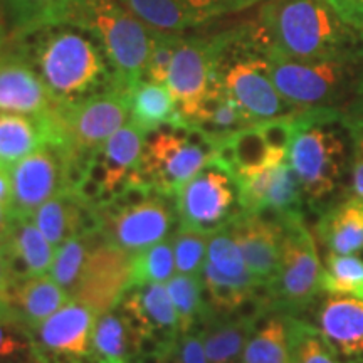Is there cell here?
<instances>
[{
  "mask_svg": "<svg viewBox=\"0 0 363 363\" xmlns=\"http://www.w3.org/2000/svg\"><path fill=\"white\" fill-rule=\"evenodd\" d=\"M251 26L266 52L296 61H363V30L347 24L328 0H264Z\"/></svg>",
  "mask_w": 363,
  "mask_h": 363,
  "instance_id": "1",
  "label": "cell"
},
{
  "mask_svg": "<svg viewBox=\"0 0 363 363\" xmlns=\"http://www.w3.org/2000/svg\"><path fill=\"white\" fill-rule=\"evenodd\" d=\"M61 104H74L113 88L115 74L93 34L69 22H52L12 35Z\"/></svg>",
  "mask_w": 363,
  "mask_h": 363,
  "instance_id": "2",
  "label": "cell"
},
{
  "mask_svg": "<svg viewBox=\"0 0 363 363\" xmlns=\"http://www.w3.org/2000/svg\"><path fill=\"white\" fill-rule=\"evenodd\" d=\"M353 142L345 113L338 108H316L296 113V131L288 162L296 172L303 197L310 206L330 201L352 165Z\"/></svg>",
  "mask_w": 363,
  "mask_h": 363,
  "instance_id": "3",
  "label": "cell"
},
{
  "mask_svg": "<svg viewBox=\"0 0 363 363\" xmlns=\"http://www.w3.org/2000/svg\"><path fill=\"white\" fill-rule=\"evenodd\" d=\"M214 38L217 78L254 123L301 111L276 89L266 51L254 38L251 22Z\"/></svg>",
  "mask_w": 363,
  "mask_h": 363,
  "instance_id": "4",
  "label": "cell"
},
{
  "mask_svg": "<svg viewBox=\"0 0 363 363\" xmlns=\"http://www.w3.org/2000/svg\"><path fill=\"white\" fill-rule=\"evenodd\" d=\"M59 22H69L93 34L110 61L115 84L131 94L147 71L152 27L120 0H71Z\"/></svg>",
  "mask_w": 363,
  "mask_h": 363,
  "instance_id": "5",
  "label": "cell"
},
{
  "mask_svg": "<svg viewBox=\"0 0 363 363\" xmlns=\"http://www.w3.org/2000/svg\"><path fill=\"white\" fill-rule=\"evenodd\" d=\"M91 211L98 234L130 254L169 239L177 214L169 195L157 192L136 177L115 199Z\"/></svg>",
  "mask_w": 363,
  "mask_h": 363,
  "instance_id": "6",
  "label": "cell"
},
{
  "mask_svg": "<svg viewBox=\"0 0 363 363\" xmlns=\"http://www.w3.org/2000/svg\"><path fill=\"white\" fill-rule=\"evenodd\" d=\"M271 79L281 96L298 110L340 108L363 83V61H296L278 52H266Z\"/></svg>",
  "mask_w": 363,
  "mask_h": 363,
  "instance_id": "7",
  "label": "cell"
},
{
  "mask_svg": "<svg viewBox=\"0 0 363 363\" xmlns=\"http://www.w3.org/2000/svg\"><path fill=\"white\" fill-rule=\"evenodd\" d=\"M216 143L184 118L148 133L138 177L157 192H177L214 162Z\"/></svg>",
  "mask_w": 363,
  "mask_h": 363,
  "instance_id": "8",
  "label": "cell"
},
{
  "mask_svg": "<svg viewBox=\"0 0 363 363\" xmlns=\"http://www.w3.org/2000/svg\"><path fill=\"white\" fill-rule=\"evenodd\" d=\"M281 262L276 279L269 286L272 311L293 315L303 311L323 293L321 278L323 266L316 244L306 229L303 214L284 217Z\"/></svg>",
  "mask_w": 363,
  "mask_h": 363,
  "instance_id": "9",
  "label": "cell"
},
{
  "mask_svg": "<svg viewBox=\"0 0 363 363\" xmlns=\"http://www.w3.org/2000/svg\"><path fill=\"white\" fill-rule=\"evenodd\" d=\"M12 179V216H33L45 201L74 189L78 162L65 143H48L9 167Z\"/></svg>",
  "mask_w": 363,
  "mask_h": 363,
  "instance_id": "10",
  "label": "cell"
},
{
  "mask_svg": "<svg viewBox=\"0 0 363 363\" xmlns=\"http://www.w3.org/2000/svg\"><path fill=\"white\" fill-rule=\"evenodd\" d=\"M130 93L118 86L74 104H61L57 118L66 147L81 167L98 147L126 125Z\"/></svg>",
  "mask_w": 363,
  "mask_h": 363,
  "instance_id": "11",
  "label": "cell"
},
{
  "mask_svg": "<svg viewBox=\"0 0 363 363\" xmlns=\"http://www.w3.org/2000/svg\"><path fill=\"white\" fill-rule=\"evenodd\" d=\"M175 201L180 225L206 233L225 225L240 212L238 180L216 162L189 180Z\"/></svg>",
  "mask_w": 363,
  "mask_h": 363,
  "instance_id": "12",
  "label": "cell"
},
{
  "mask_svg": "<svg viewBox=\"0 0 363 363\" xmlns=\"http://www.w3.org/2000/svg\"><path fill=\"white\" fill-rule=\"evenodd\" d=\"M98 233V230H96ZM133 286V254L113 246L96 234L71 299L83 303L96 315L113 310Z\"/></svg>",
  "mask_w": 363,
  "mask_h": 363,
  "instance_id": "13",
  "label": "cell"
},
{
  "mask_svg": "<svg viewBox=\"0 0 363 363\" xmlns=\"http://www.w3.org/2000/svg\"><path fill=\"white\" fill-rule=\"evenodd\" d=\"M96 318L89 306L76 299L67 301L30 330L34 350L49 363H93Z\"/></svg>",
  "mask_w": 363,
  "mask_h": 363,
  "instance_id": "14",
  "label": "cell"
},
{
  "mask_svg": "<svg viewBox=\"0 0 363 363\" xmlns=\"http://www.w3.org/2000/svg\"><path fill=\"white\" fill-rule=\"evenodd\" d=\"M217 81L214 34L184 35L170 65L167 86L184 120H190Z\"/></svg>",
  "mask_w": 363,
  "mask_h": 363,
  "instance_id": "15",
  "label": "cell"
},
{
  "mask_svg": "<svg viewBox=\"0 0 363 363\" xmlns=\"http://www.w3.org/2000/svg\"><path fill=\"white\" fill-rule=\"evenodd\" d=\"M120 306L142 335L143 360H155L180 335L179 315L165 284H133L121 298Z\"/></svg>",
  "mask_w": 363,
  "mask_h": 363,
  "instance_id": "16",
  "label": "cell"
},
{
  "mask_svg": "<svg viewBox=\"0 0 363 363\" xmlns=\"http://www.w3.org/2000/svg\"><path fill=\"white\" fill-rule=\"evenodd\" d=\"M235 180L240 211L259 214L279 224L284 217L303 214V189L288 160Z\"/></svg>",
  "mask_w": 363,
  "mask_h": 363,
  "instance_id": "17",
  "label": "cell"
},
{
  "mask_svg": "<svg viewBox=\"0 0 363 363\" xmlns=\"http://www.w3.org/2000/svg\"><path fill=\"white\" fill-rule=\"evenodd\" d=\"M61 103L17 49L0 52V113L54 116Z\"/></svg>",
  "mask_w": 363,
  "mask_h": 363,
  "instance_id": "18",
  "label": "cell"
},
{
  "mask_svg": "<svg viewBox=\"0 0 363 363\" xmlns=\"http://www.w3.org/2000/svg\"><path fill=\"white\" fill-rule=\"evenodd\" d=\"M148 27L185 34L207 22L247 9L242 0H120Z\"/></svg>",
  "mask_w": 363,
  "mask_h": 363,
  "instance_id": "19",
  "label": "cell"
},
{
  "mask_svg": "<svg viewBox=\"0 0 363 363\" xmlns=\"http://www.w3.org/2000/svg\"><path fill=\"white\" fill-rule=\"evenodd\" d=\"M251 274L267 288L276 279L281 262L283 225L259 214L240 211L227 222Z\"/></svg>",
  "mask_w": 363,
  "mask_h": 363,
  "instance_id": "20",
  "label": "cell"
},
{
  "mask_svg": "<svg viewBox=\"0 0 363 363\" xmlns=\"http://www.w3.org/2000/svg\"><path fill=\"white\" fill-rule=\"evenodd\" d=\"M325 293L316 311V326L342 363H363V299Z\"/></svg>",
  "mask_w": 363,
  "mask_h": 363,
  "instance_id": "21",
  "label": "cell"
},
{
  "mask_svg": "<svg viewBox=\"0 0 363 363\" xmlns=\"http://www.w3.org/2000/svg\"><path fill=\"white\" fill-rule=\"evenodd\" d=\"M13 286L51 271L54 246L35 225L33 216H12L6 234L0 238Z\"/></svg>",
  "mask_w": 363,
  "mask_h": 363,
  "instance_id": "22",
  "label": "cell"
},
{
  "mask_svg": "<svg viewBox=\"0 0 363 363\" xmlns=\"http://www.w3.org/2000/svg\"><path fill=\"white\" fill-rule=\"evenodd\" d=\"M48 143H65L61 123L54 116L0 113V162L11 167Z\"/></svg>",
  "mask_w": 363,
  "mask_h": 363,
  "instance_id": "23",
  "label": "cell"
},
{
  "mask_svg": "<svg viewBox=\"0 0 363 363\" xmlns=\"http://www.w3.org/2000/svg\"><path fill=\"white\" fill-rule=\"evenodd\" d=\"M145 358V342L120 305L96 318L93 363H131Z\"/></svg>",
  "mask_w": 363,
  "mask_h": 363,
  "instance_id": "24",
  "label": "cell"
},
{
  "mask_svg": "<svg viewBox=\"0 0 363 363\" xmlns=\"http://www.w3.org/2000/svg\"><path fill=\"white\" fill-rule=\"evenodd\" d=\"M266 313V311H264ZM264 313L212 315L199 326L208 363H240L257 318Z\"/></svg>",
  "mask_w": 363,
  "mask_h": 363,
  "instance_id": "25",
  "label": "cell"
},
{
  "mask_svg": "<svg viewBox=\"0 0 363 363\" xmlns=\"http://www.w3.org/2000/svg\"><path fill=\"white\" fill-rule=\"evenodd\" d=\"M316 234L328 252H363V199L352 194L326 208L316 224Z\"/></svg>",
  "mask_w": 363,
  "mask_h": 363,
  "instance_id": "26",
  "label": "cell"
},
{
  "mask_svg": "<svg viewBox=\"0 0 363 363\" xmlns=\"http://www.w3.org/2000/svg\"><path fill=\"white\" fill-rule=\"evenodd\" d=\"M89 217H93V211L74 189H66L54 195L33 214L35 225L52 246H61L72 235L91 229L86 225Z\"/></svg>",
  "mask_w": 363,
  "mask_h": 363,
  "instance_id": "27",
  "label": "cell"
},
{
  "mask_svg": "<svg viewBox=\"0 0 363 363\" xmlns=\"http://www.w3.org/2000/svg\"><path fill=\"white\" fill-rule=\"evenodd\" d=\"M69 299V293L59 286L52 276L43 274L13 286L9 298V308L19 316L27 328L33 330L59 308L65 306Z\"/></svg>",
  "mask_w": 363,
  "mask_h": 363,
  "instance_id": "28",
  "label": "cell"
},
{
  "mask_svg": "<svg viewBox=\"0 0 363 363\" xmlns=\"http://www.w3.org/2000/svg\"><path fill=\"white\" fill-rule=\"evenodd\" d=\"M130 118L136 126L152 133L179 120L180 113L169 86L142 79L130 94Z\"/></svg>",
  "mask_w": 363,
  "mask_h": 363,
  "instance_id": "29",
  "label": "cell"
},
{
  "mask_svg": "<svg viewBox=\"0 0 363 363\" xmlns=\"http://www.w3.org/2000/svg\"><path fill=\"white\" fill-rule=\"evenodd\" d=\"M259 318L247 340L240 363H289L286 315L274 310V315L267 316L261 325Z\"/></svg>",
  "mask_w": 363,
  "mask_h": 363,
  "instance_id": "30",
  "label": "cell"
},
{
  "mask_svg": "<svg viewBox=\"0 0 363 363\" xmlns=\"http://www.w3.org/2000/svg\"><path fill=\"white\" fill-rule=\"evenodd\" d=\"M170 299L179 315L180 333L197 330L211 316V308L203 298L201 274H177L167 283Z\"/></svg>",
  "mask_w": 363,
  "mask_h": 363,
  "instance_id": "31",
  "label": "cell"
},
{
  "mask_svg": "<svg viewBox=\"0 0 363 363\" xmlns=\"http://www.w3.org/2000/svg\"><path fill=\"white\" fill-rule=\"evenodd\" d=\"M71 0H2V13L12 35L61 21Z\"/></svg>",
  "mask_w": 363,
  "mask_h": 363,
  "instance_id": "32",
  "label": "cell"
},
{
  "mask_svg": "<svg viewBox=\"0 0 363 363\" xmlns=\"http://www.w3.org/2000/svg\"><path fill=\"white\" fill-rule=\"evenodd\" d=\"M289 363H342L318 330V326L286 315Z\"/></svg>",
  "mask_w": 363,
  "mask_h": 363,
  "instance_id": "33",
  "label": "cell"
},
{
  "mask_svg": "<svg viewBox=\"0 0 363 363\" xmlns=\"http://www.w3.org/2000/svg\"><path fill=\"white\" fill-rule=\"evenodd\" d=\"M96 229L83 230V233L65 240L57 247L49 272H51L52 279L69 293V296L76 283H78L81 272H83V267L86 264V259H88L91 246H93L94 239H96Z\"/></svg>",
  "mask_w": 363,
  "mask_h": 363,
  "instance_id": "34",
  "label": "cell"
},
{
  "mask_svg": "<svg viewBox=\"0 0 363 363\" xmlns=\"http://www.w3.org/2000/svg\"><path fill=\"white\" fill-rule=\"evenodd\" d=\"M321 289L363 299V259L358 254H326Z\"/></svg>",
  "mask_w": 363,
  "mask_h": 363,
  "instance_id": "35",
  "label": "cell"
},
{
  "mask_svg": "<svg viewBox=\"0 0 363 363\" xmlns=\"http://www.w3.org/2000/svg\"><path fill=\"white\" fill-rule=\"evenodd\" d=\"M229 138L230 143H233L235 157V179L259 174V172L269 169V167H276L269 148H267L261 131L257 130V125L235 131Z\"/></svg>",
  "mask_w": 363,
  "mask_h": 363,
  "instance_id": "36",
  "label": "cell"
},
{
  "mask_svg": "<svg viewBox=\"0 0 363 363\" xmlns=\"http://www.w3.org/2000/svg\"><path fill=\"white\" fill-rule=\"evenodd\" d=\"M175 252L172 239H163L133 254V284H165L175 276Z\"/></svg>",
  "mask_w": 363,
  "mask_h": 363,
  "instance_id": "37",
  "label": "cell"
},
{
  "mask_svg": "<svg viewBox=\"0 0 363 363\" xmlns=\"http://www.w3.org/2000/svg\"><path fill=\"white\" fill-rule=\"evenodd\" d=\"M207 261L217 271H220L225 276H230V278H244V276L251 274L246 261H244L242 252H240L238 242H235L227 224L208 233Z\"/></svg>",
  "mask_w": 363,
  "mask_h": 363,
  "instance_id": "38",
  "label": "cell"
},
{
  "mask_svg": "<svg viewBox=\"0 0 363 363\" xmlns=\"http://www.w3.org/2000/svg\"><path fill=\"white\" fill-rule=\"evenodd\" d=\"M34 353L30 330L11 308L0 310V363H22Z\"/></svg>",
  "mask_w": 363,
  "mask_h": 363,
  "instance_id": "39",
  "label": "cell"
},
{
  "mask_svg": "<svg viewBox=\"0 0 363 363\" xmlns=\"http://www.w3.org/2000/svg\"><path fill=\"white\" fill-rule=\"evenodd\" d=\"M207 240L208 233H206V230L184 225L179 227V230L172 238L175 266L179 274H201L203 262L207 259Z\"/></svg>",
  "mask_w": 363,
  "mask_h": 363,
  "instance_id": "40",
  "label": "cell"
},
{
  "mask_svg": "<svg viewBox=\"0 0 363 363\" xmlns=\"http://www.w3.org/2000/svg\"><path fill=\"white\" fill-rule=\"evenodd\" d=\"M185 34L165 33V30L152 29V45H150V56L147 62V71L145 76L150 81L167 84L169 79L170 65L179 49V45Z\"/></svg>",
  "mask_w": 363,
  "mask_h": 363,
  "instance_id": "41",
  "label": "cell"
},
{
  "mask_svg": "<svg viewBox=\"0 0 363 363\" xmlns=\"http://www.w3.org/2000/svg\"><path fill=\"white\" fill-rule=\"evenodd\" d=\"M262 138L269 148L276 165L288 160V150L291 147L294 131H296V113L294 115L272 118V120L256 123Z\"/></svg>",
  "mask_w": 363,
  "mask_h": 363,
  "instance_id": "42",
  "label": "cell"
},
{
  "mask_svg": "<svg viewBox=\"0 0 363 363\" xmlns=\"http://www.w3.org/2000/svg\"><path fill=\"white\" fill-rule=\"evenodd\" d=\"M150 363H208L201 330L180 333L162 355Z\"/></svg>",
  "mask_w": 363,
  "mask_h": 363,
  "instance_id": "43",
  "label": "cell"
},
{
  "mask_svg": "<svg viewBox=\"0 0 363 363\" xmlns=\"http://www.w3.org/2000/svg\"><path fill=\"white\" fill-rule=\"evenodd\" d=\"M328 4L347 24L363 30V0H328Z\"/></svg>",
  "mask_w": 363,
  "mask_h": 363,
  "instance_id": "44",
  "label": "cell"
},
{
  "mask_svg": "<svg viewBox=\"0 0 363 363\" xmlns=\"http://www.w3.org/2000/svg\"><path fill=\"white\" fill-rule=\"evenodd\" d=\"M352 194L363 199V140L353 143V157L350 165Z\"/></svg>",
  "mask_w": 363,
  "mask_h": 363,
  "instance_id": "45",
  "label": "cell"
},
{
  "mask_svg": "<svg viewBox=\"0 0 363 363\" xmlns=\"http://www.w3.org/2000/svg\"><path fill=\"white\" fill-rule=\"evenodd\" d=\"M13 288V281L9 271L6 256H4L2 247H0V310L2 308H9V298H11V291Z\"/></svg>",
  "mask_w": 363,
  "mask_h": 363,
  "instance_id": "46",
  "label": "cell"
},
{
  "mask_svg": "<svg viewBox=\"0 0 363 363\" xmlns=\"http://www.w3.org/2000/svg\"><path fill=\"white\" fill-rule=\"evenodd\" d=\"M0 206L12 216V179L9 165H0Z\"/></svg>",
  "mask_w": 363,
  "mask_h": 363,
  "instance_id": "47",
  "label": "cell"
},
{
  "mask_svg": "<svg viewBox=\"0 0 363 363\" xmlns=\"http://www.w3.org/2000/svg\"><path fill=\"white\" fill-rule=\"evenodd\" d=\"M11 212L7 211V208H4L0 206V238H2L4 234H6L7 227H9V222H11Z\"/></svg>",
  "mask_w": 363,
  "mask_h": 363,
  "instance_id": "48",
  "label": "cell"
},
{
  "mask_svg": "<svg viewBox=\"0 0 363 363\" xmlns=\"http://www.w3.org/2000/svg\"><path fill=\"white\" fill-rule=\"evenodd\" d=\"M22 363H49V362H45V360H44V358H43V357H40L38 352H35V350H34V353H33V355H30L29 358H27V360H24V362H22Z\"/></svg>",
  "mask_w": 363,
  "mask_h": 363,
  "instance_id": "49",
  "label": "cell"
},
{
  "mask_svg": "<svg viewBox=\"0 0 363 363\" xmlns=\"http://www.w3.org/2000/svg\"><path fill=\"white\" fill-rule=\"evenodd\" d=\"M244 4H246L247 7H251V6H254V4H257V2H264V0H242Z\"/></svg>",
  "mask_w": 363,
  "mask_h": 363,
  "instance_id": "50",
  "label": "cell"
},
{
  "mask_svg": "<svg viewBox=\"0 0 363 363\" xmlns=\"http://www.w3.org/2000/svg\"><path fill=\"white\" fill-rule=\"evenodd\" d=\"M131 363H150L147 360H136V362H131Z\"/></svg>",
  "mask_w": 363,
  "mask_h": 363,
  "instance_id": "51",
  "label": "cell"
},
{
  "mask_svg": "<svg viewBox=\"0 0 363 363\" xmlns=\"http://www.w3.org/2000/svg\"><path fill=\"white\" fill-rule=\"evenodd\" d=\"M0 13H2V0H0Z\"/></svg>",
  "mask_w": 363,
  "mask_h": 363,
  "instance_id": "52",
  "label": "cell"
},
{
  "mask_svg": "<svg viewBox=\"0 0 363 363\" xmlns=\"http://www.w3.org/2000/svg\"><path fill=\"white\" fill-rule=\"evenodd\" d=\"M0 165H4V163H2V162H0Z\"/></svg>",
  "mask_w": 363,
  "mask_h": 363,
  "instance_id": "53",
  "label": "cell"
},
{
  "mask_svg": "<svg viewBox=\"0 0 363 363\" xmlns=\"http://www.w3.org/2000/svg\"><path fill=\"white\" fill-rule=\"evenodd\" d=\"M0 40H2V39H0Z\"/></svg>",
  "mask_w": 363,
  "mask_h": 363,
  "instance_id": "54",
  "label": "cell"
}]
</instances>
